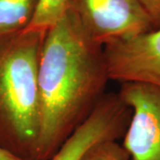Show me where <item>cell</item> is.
<instances>
[{"mask_svg":"<svg viewBox=\"0 0 160 160\" xmlns=\"http://www.w3.org/2000/svg\"><path fill=\"white\" fill-rule=\"evenodd\" d=\"M0 160H24L0 147Z\"/></svg>","mask_w":160,"mask_h":160,"instance_id":"11","label":"cell"},{"mask_svg":"<svg viewBox=\"0 0 160 160\" xmlns=\"http://www.w3.org/2000/svg\"><path fill=\"white\" fill-rule=\"evenodd\" d=\"M109 80L160 88V28L103 47Z\"/></svg>","mask_w":160,"mask_h":160,"instance_id":"6","label":"cell"},{"mask_svg":"<svg viewBox=\"0 0 160 160\" xmlns=\"http://www.w3.org/2000/svg\"><path fill=\"white\" fill-rule=\"evenodd\" d=\"M40 0H0V41L29 28Z\"/></svg>","mask_w":160,"mask_h":160,"instance_id":"7","label":"cell"},{"mask_svg":"<svg viewBox=\"0 0 160 160\" xmlns=\"http://www.w3.org/2000/svg\"><path fill=\"white\" fill-rule=\"evenodd\" d=\"M46 32L26 29L0 41V147L34 160L39 127L38 68Z\"/></svg>","mask_w":160,"mask_h":160,"instance_id":"2","label":"cell"},{"mask_svg":"<svg viewBox=\"0 0 160 160\" xmlns=\"http://www.w3.org/2000/svg\"><path fill=\"white\" fill-rule=\"evenodd\" d=\"M88 35L104 47L154 29L137 0H69Z\"/></svg>","mask_w":160,"mask_h":160,"instance_id":"3","label":"cell"},{"mask_svg":"<svg viewBox=\"0 0 160 160\" xmlns=\"http://www.w3.org/2000/svg\"><path fill=\"white\" fill-rule=\"evenodd\" d=\"M69 0H40L32 22L27 29L46 32L62 18Z\"/></svg>","mask_w":160,"mask_h":160,"instance_id":"8","label":"cell"},{"mask_svg":"<svg viewBox=\"0 0 160 160\" xmlns=\"http://www.w3.org/2000/svg\"><path fill=\"white\" fill-rule=\"evenodd\" d=\"M130 118L131 109L118 93L104 94L49 160H81L98 143L124 136Z\"/></svg>","mask_w":160,"mask_h":160,"instance_id":"5","label":"cell"},{"mask_svg":"<svg viewBox=\"0 0 160 160\" xmlns=\"http://www.w3.org/2000/svg\"><path fill=\"white\" fill-rule=\"evenodd\" d=\"M118 93L131 109L122 144L130 160H160V88L126 82Z\"/></svg>","mask_w":160,"mask_h":160,"instance_id":"4","label":"cell"},{"mask_svg":"<svg viewBox=\"0 0 160 160\" xmlns=\"http://www.w3.org/2000/svg\"><path fill=\"white\" fill-rule=\"evenodd\" d=\"M103 47L67 8L46 31L38 68L39 127L34 160H49L85 121L109 81Z\"/></svg>","mask_w":160,"mask_h":160,"instance_id":"1","label":"cell"},{"mask_svg":"<svg viewBox=\"0 0 160 160\" xmlns=\"http://www.w3.org/2000/svg\"><path fill=\"white\" fill-rule=\"evenodd\" d=\"M81 160H130V157L117 140H109L93 146Z\"/></svg>","mask_w":160,"mask_h":160,"instance_id":"9","label":"cell"},{"mask_svg":"<svg viewBox=\"0 0 160 160\" xmlns=\"http://www.w3.org/2000/svg\"><path fill=\"white\" fill-rule=\"evenodd\" d=\"M148 13L155 29L160 28V0H137Z\"/></svg>","mask_w":160,"mask_h":160,"instance_id":"10","label":"cell"}]
</instances>
